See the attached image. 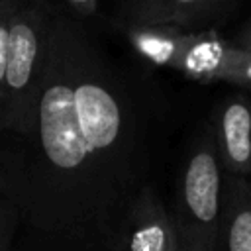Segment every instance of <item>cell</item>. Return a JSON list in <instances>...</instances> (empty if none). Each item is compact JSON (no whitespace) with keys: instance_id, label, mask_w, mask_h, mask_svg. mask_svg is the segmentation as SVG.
I'll return each instance as SVG.
<instances>
[{"instance_id":"12","label":"cell","mask_w":251,"mask_h":251,"mask_svg":"<svg viewBox=\"0 0 251 251\" xmlns=\"http://www.w3.org/2000/svg\"><path fill=\"white\" fill-rule=\"evenodd\" d=\"M55 2L61 4L69 14L80 20H88L96 16L100 8V0H55Z\"/></svg>"},{"instance_id":"2","label":"cell","mask_w":251,"mask_h":251,"mask_svg":"<svg viewBox=\"0 0 251 251\" xmlns=\"http://www.w3.org/2000/svg\"><path fill=\"white\" fill-rule=\"evenodd\" d=\"M57 10L55 0H0V133L33 126Z\"/></svg>"},{"instance_id":"1","label":"cell","mask_w":251,"mask_h":251,"mask_svg":"<svg viewBox=\"0 0 251 251\" xmlns=\"http://www.w3.org/2000/svg\"><path fill=\"white\" fill-rule=\"evenodd\" d=\"M169 124L159 78L59 4L33 126L2 133L0 194L20 214L12 251H126Z\"/></svg>"},{"instance_id":"3","label":"cell","mask_w":251,"mask_h":251,"mask_svg":"<svg viewBox=\"0 0 251 251\" xmlns=\"http://www.w3.org/2000/svg\"><path fill=\"white\" fill-rule=\"evenodd\" d=\"M222 190L224 169L210 124L196 135L176 182L173 220L178 251H214L222 218Z\"/></svg>"},{"instance_id":"6","label":"cell","mask_w":251,"mask_h":251,"mask_svg":"<svg viewBox=\"0 0 251 251\" xmlns=\"http://www.w3.org/2000/svg\"><path fill=\"white\" fill-rule=\"evenodd\" d=\"M227 0H122L118 8V25L126 24H161L186 31L220 16Z\"/></svg>"},{"instance_id":"9","label":"cell","mask_w":251,"mask_h":251,"mask_svg":"<svg viewBox=\"0 0 251 251\" xmlns=\"http://www.w3.org/2000/svg\"><path fill=\"white\" fill-rule=\"evenodd\" d=\"M120 27L141 61L151 67L176 69L178 55L188 33L186 29L161 24H126Z\"/></svg>"},{"instance_id":"5","label":"cell","mask_w":251,"mask_h":251,"mask_svg":"<svg viewBox=\"0 0 251 251\" xmlns=\"http://www.w3.org/2000/svg\"><path fill=\"white\" fill-rule=\"evenodd\" d=\"M126 251H178L175 220L157 184H149L131 206L126 226Z\"/></svg>"},{"instance_id":"8","label":"cell","mask_w":251,"mask_h":251,"mask_svg":"<svg viewBox=\"0 0 251 251\" xmlns=\"http://www.w3.org/2000/svg\"><path fill=\"white\" fill-rule=\"evenodd\" d=\"M231 47L214 29L188 31L175 71L196 82H218L224 78Z\"/></svg>"},{"instance_id":"13","label":"cell","mask_w":251,"mask_h":251,"mask_svg":"<svg viewBox=\"0 0 251 251\" xmlns=\"http://www.w3.org/2000/svg\"><path fill=\"white\" fill-rule=\"evenodd\" d=\"M235 45H237V47H243V49H251V22L237 33Z\"/></svg>"},{"instance_id":"10","label":"cell","mask_w":251,"mask_h":251,"mask_svg":"<svg viewBox=\"0 0 251 251\" xmlns=\"http://www.w3.org/2000/svg\"><path fill=\"white\" fill-rule=\"evenodd\" d=\"M222 80L251 90V49H243L237 45L231 47Z\"/></svg>"},{"instance_id":"4","label":"cell","mask_w":251,"mask_h":251,"mask_svg":"<svg viewBox=\"0 0 251 251\" xmlns=\"http://www.w3.org/2000/svg\"><path fill=\"white\" fill-rule=\"evenodd\" d=\"M212 127L218 157L226 175H251V100L245 94L227 96L214 110Z\"/></svg>"},{"instance_id":"7","label":"cell","mask_w":251,"mask_h":251,"mask_svg":"<svg viewBox=\"0 0 251 251\" xmlns=\"http://www.w3.org/2000/svg\"><path fill=\"white\" fill-rule=\"evenodd\" d=\"M214 251H251V180L224 173L222 218Z\"/></svg>"},{"instance_id":"11","label":"cell","mask_w":251,"mask_h":251,"mask_svg":"<svg viewBox=\"0 0 251 251\" xmlns=\"http://www.w3.org/2000/svg\"><path fill=\"white\" fill-rule=\"evenodd\" d=\"M20 233V214L14 202L0 194V251H12Z\"/></svg>"}]
</instances>
